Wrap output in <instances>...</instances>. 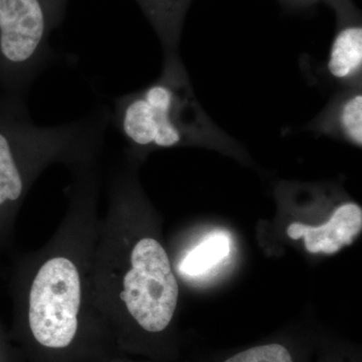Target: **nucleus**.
Segmentation results:
<instances>
[{
    "label": "nucleus",
    "instance_id": "1",
    "mask_svg": "<svg viewBox=\"0 0 362 362\" xmlns=\"http://www.w3.org/2000/svg\"><path fill=\"white\" fill-rule=\"evenodd\" d=\"M92 262L56 250L14 276L16 311L8 333L26 362H94L121 354L96 311L84 308Z\"/></svg>",
    "mask_w": 362,
    "mask_h": 362
},
{
    "label": "nucleus",
    "instance_id": "2",
    "mask_svg": "<svg viewBox=\"0 0 362 362\" xmlns=\"http://www.w3.org/2000/svg\"><path fill=\"white\" fill-rule=\"evenodd\" d=\"M178 298L180 286L160 242L143 237L127 247L105 228L92 259L90 301L119 352L158 356Z\"/></svg>",
    "mask_w": 362,
    "mask_h": 362
},
{
    "label": "nucleus",
    "instance_id": "3",
    "mask_svg": "<svg viewBox=\"0 0 362 362\" xmlns=\"http://www.w3.org/2000/svg\"><path fill=\"white\" fill-rule=\"evenodd\" d=\"M108 111L57 126L37 125L25 98L0 93V244L35 178L49 164L92 163L103 143Z\"/></svg>",
    "mask_w": 362,
    "mask_h": 362
},
{
    "label": "nucleus",
    "instance_id": "4",
    "mask_svg": "<svg viewBox=\"0 0 362 362\" xmlns=\"http://www.w3.org/2000/svg\"><path fill=\"white\" fill-rule=\"evenodd\" d=\"M110 120L136 154L189 145L237 147L202 109L178 52L164 54L153 83L117 98Z\"/></svg>",
    "mask_w": 362,
    "mask_h": 362
},
{
    "label": "nucleus",
    "instance_id": "5",
    "mask_svg": "<svg viewBox=\"0 0 362 362\" xmlns=\"http://www.w3.org/2000/svg\"><path fill=\"white\" fill-rule=\"evenodd\" d=\"M68 0H0V93L25 98L49 65Z\"/></svg>",
    "mask_w": 362,
    "mask_h": 362
},
{
    "label": "nucleus",
    "instance_id": "6",
    "mask_svg": "<svg viewBox=\"0 0 362 362\" xmlns=\"http://www.w3.org/2000/svg\"><path fill=\"white\" fill-rule=\"evenodd\" d=\"M329 7L337 28L326 63V74L342 88L362 85L361 13L354 0H334Z\"/></svg>",
    "mask_w": 362,
    "mask_h": 362
},
{
    "label": "nucleus",
    "instance_id": "7",
    "mask_svg": "<svg viewBox=\"0 0 362 362\" xmlns=\"http://www.w3.org/2000/svg\"><path fill=\"white\" fill-rule=\"evenodd\" d=\"M362 230V209L356 202H344L334 209L329 221L322 226H312L293 223L287 235L292 240H304L311 254H335L351 245Z\"/></svg>",
    "mask_w": 362,
    "mask_h": 362
},
{
    "label": "nucleus",
    "instance_id": "8",
    "mask_svg": "<svg viewBox=\"0 0 362 362\" xmlns=\"http://www.w3.org/2000/svg\"><path fill=\"white\" fill-rule=\"evenodd\" d=\"M308 129L361 147L362 85L342 88L309 123Z\"/></svg>",
    "mask_w": 362,
    "mask_h": 362
},
{
    "label": "nucleus",
    "instance_id": "9",
    "mask_svg": "<svg viewBox=\"0 0 362 362\" xmlns=\"http://www.w3.org/2000/svg\"><path fill=\"white\" fill-rule=\"evenodd\" d=\"M156 30L164 54L178 52L185 16L192 0H136Z\"/></svg>",
    "mask_w": 362,
    "mask_h": 362
},
{
    "label": "nucleus",
    "instance_id": "10",
    "mask_svg": "<svg viewBox=\"0 0 362 362\" xmlns=\"http://www.w3.org/2000/svg\"><path fill=\"white\" fill-rule=\"evenodd\" d=\"M230 247L232 242L226 233H211L185 255L180 264V273L187 277L204 275L230 256Z\"/></svg>",
    "mask_w": 362,
    "mask_h": 362
},
{
    "label": "nucleus",
    "instance_id": "11",
    "mask_svg": "<svg viewBox=\"0 0 362 362\" xmlns=\"http://www.w3.org/2000/svg\"><path fill=\"white\" fill-rule=\"evenodd\" d=\"M221 362H296V359L287 345L270 342L240 350Z\"/></svg>",
    "mask_w": 362,
    "mask_h": 362
},
{
    "label": "nucleus",
    "instance_id": "12",
    "mask_svg": "<svg viewBox=\"0 0 362 362\" xmlns=\"http://www.w3.org/2000/svg\"><path fill=\"white\" fill-rule=\"evenodd\" d=\"M18 351L9 338L8 333L0 324V362H18Z\"/></svg>",
    "mask_w": 362,
    "mask_h": 362
},
{
    "label": "nucleus",
    "instance_id": "13",
    "mask_svg": "<svg viewBox=\"0 0 362 362\" xmlns=\"http://www.w3.org/2000/svg\"><path fill=\"white\" fill-rule=\"evenodd\" d=\"M280 1L292 8H309V7L321 4V2L329 6L334 0H280Z\"/></svg>",
    "mask_w": 362,
    "mask_h": 362
},
{
    "label": "nucleus",
    "instance_id": "14",
    "mask_svg": "<svg viewBox=\"0 0 362 362\" xmlns=\"http://www.w3.org/2000/svg\"><path fill=\"white\" fill-rule=\"evenodd\" d=\"M122 354H113V356L104 357V358L99 359V361L94 362H135L126 358V357H124Z\"/></svg>",
    "mask_w": 362,
    "mask_h": 362
}]
</instances>
